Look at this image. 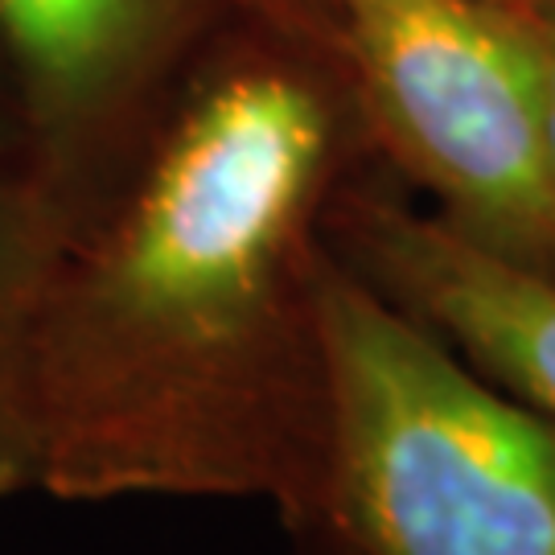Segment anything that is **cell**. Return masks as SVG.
<instances>
[{"label": "cell", "mask_w": 555, "mask_h": 555, "mask_svg": "<svg viewBox=\"0 0 555 555\" xmlns=\"http://www.w3.org/2000/svg\"><path fill=\"white\" fill-rule=\"evenodd\" d=\"M70 219L25 160H0V498L38 490L34 334Z\"/></svg>", "instance_id": "8992f818"}, {"label": "cell", "mask_w": 555, "mask_h": 555, "mask_svg": "<svg viewBox=\"0 0 555 555\" xmlns=\"http://www.w3.org/2000/svg\"><path fill=\"white\" fill-rule=\"evenodd\" d=\"M515 21L527 41V54L539 79V107H543V144H547V169L555 185V0H518L502 9Z\"/></svg>", "instance_id": "52a82bcc"}, {"label": "cell", "mask_w": 555, "mask_h": 555, "mask_svg": "<svg viewBox=\"0 0 555 555\" xmlns=\"http://www.w3.org/2000/svg\"><path fill=\"white\" fill-rule=\"evenodd\" d=\"M325 555H555V416L334 256Z\"/></svg>", "instance_id": "7a4b0ae2"}, {"label": "cell", "mask_w": 555, "mask_h": 555, "mask_svg": "<svg viewBox=\"0 0 555 555\" xmlns=\"http://www.w3.org/2000/svg\"><path fill=\"white\" fill-rule=\"evenodd\" d=\"M238 4H243L247 13H259V17H272V21H280V25H293V29H305V34L330 38L318 0H238Z\"/></svg>", "instance_id": "ba28073f"}, {"label": "cell", "mask_w": 555, "mask_h": 555, "mask_svg": "<svg viewBox=\"0 0 555 555\" xmlns=\"http://www.w3.org/2000/svg\"><path fill=\"white\" fill-rule=\"evenodd\" d=\"M375 165L334 41L238 9L46 284L38 490L263 502L325 555L330 215Z\"/></svg>", "instance_id": "6da1fadb"}, {"label": "cell", "mask_w": 555, "mask_h": 555, "mask_svg": "<svg viewBox=\"0 0 555 555\" xmlns=\"http://www.w3.org/2000/svg\"><path fill=\"white\" fill-rule=\"evenodd\" d=\"M378 165L444 227L555 276L539 79L486 0H318Z\"/></svg>", "instance_id": "3957f363"}, {"label": "cell", "mask_w": 555, "mask_h": 555, "mask_svg": "<svg viewBox=\"0 0 555 555\" xmlns=\"http://www.w3.org/2000/svg\"><path fill=\"white\" fill-rule=\"evenodd\" d=\"M25 153V128H21L17 87L9 75V62L0 54V160H21Z\"/></svg>", "instance_id": "9c48e42d"}, {"label": "cell", "mask_w": 555, "mask_h": 555, "mask_svg": "<svg viewBox=\"0 0 555 555\" xmlns=\"http://www.w3.org/2000/svg\"><path fill=\"white\" fill-rule=\"evenodd\" d=\"M330 247L481 375L555 416V276L461 238L383 165L337 194Z\"/></svg>", "instance_id": "5b68a950"}, {"label": "cell", "mask_w": 555, "mask_h": 555, "mask_svg": "<svg viewBox=\"0 0 555 555\" xmlns=\"http://www.w3.org/2000/svg\"><path fill=\"white\" fill-rule=\"evenodd\" d=\"M238 0H0L25 169L70 219H91Z\"/></svg>", "instance_id": "277c9868"}, {"label": "cell", "mask_w": 555, "mask_h": 555, "mask_svg": "<svg viewBox=\"0 0 555 555\" xmlns=\"http://www.w3.org/2000/svg\"><path fill=\"white\" fill-rule=\"evenodd\" d=\"M486 4H494V9H506V4H518V0H486Z\"/></svg>", "instance_id": "30bf717a"}]
</instances>
